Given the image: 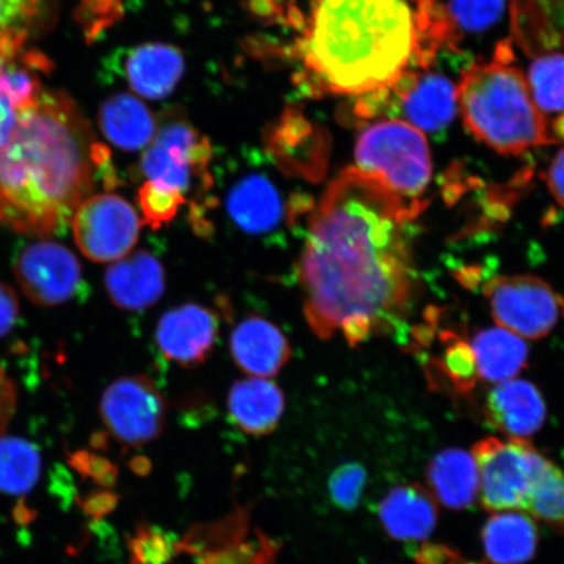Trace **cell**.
Returning <instances> with one entry per match:
<instances>
[{
  "instance_id": "f546056e",
  "label": "cell",
  "mask_w": 564,
  "mask_h": 564,
  "mask_svg": "<svg viewBox=\"0 0 564 564\" xmlns=\"http://www.w3.org/2000/svg\"><path fill=\"white\" fill-rule=\"evenodd\" d=\"M129 0H77L75 18L88 42L101 39L126 15Z\"/></svg>"
},
{
  "instance_id": "484cf974",
  "label": "cell",
  "mask_w": 564,
  "mask_h": 564,
  "mask_svg": "<svg viewBox=\"0 0 564 564\" xmlns=\"http://www.w3.org/2000/svg\"><path fill=\"white\" fill-rule=\"evenodd\" d=\"M41 456L32 443L0 438V491L20 496L39 481Z\"/></svg>"
},
{
  "instance_id": "4fadbf2b",
  "label": "cell",
  "mask_w": 564,
  "mask_h": 564,
  "mask_svg": "<svg viewBox=\"0 0 564 564\" xmlns=\"http://www.w3.org/2000/svg\"><path fill=\"white\" fill-rule=\"evenodd\" d=\"M218 319L212 310L187 303L161 317L156 330L159 348L167 359L193 368L206 361L215 347Z\"/></svg>"
},
{
  "instance_id": "9c48e42d",
  "label": "cell",
  "mask_w": 564,
  "mask_h": 564,
  "mask_svg": "<svg viewBox=\"0 0 564 564\" xmlns=\"http://www.w3.org/2000/svg\"><path fill=\"white\" fill-rule=\"evenodd\" d=\"M76 245L97 263L117 262L138 243L141 221L135 208L116 194L89 196L73 217Z\"/></svg>"
},
{
  "instance_id": "44dd1931",
  "label": "cell",
  "mask_w": 564,
  "mask_h": 564,
  "mask_svg": "<svg viewBox=\"0 0 564 564\" xmlns=\"http://www.w3.org/2000/svg\"><path fill=\"white\" fill-rule=\"evenodd\" d=\"M427 485L433 498L447 509H468L479 492L474 456L457 448L442 451L429 465Z\"/></svg>"
},
{
  "instance_id": "ffe728a7",
  "label": "cell",
  "mask_w": 564,
  "mask_h": 564,
  "mask_svg": "<svg viewBox=\"0 0 564 564\" xmlns=\"http://www.w3.org/2000/svg\"><path fill=\"white\" fill-rule=\"evenodd\" d=\"M230 419L251 435L271 434L285 409L284 393L264 378L238 380L228 397Z\"/></svg>"
},
{
  "instance_id": "7c38bea8",
  "label": "cell",
  "mask_w": 564,
  "mask_h": 564,
  "mask_svg": "<svg viewBox=\"0 0 564 564\" xmlns=\"http://www.w3.org/2000/svg\"><path fill=\"white\" fill-rule=\"evenodd\" d=\"M411 68L387 87V115L397 110L422 132H441L453 123L457 86L446 75Z\"/></svg>"
},
{
  "instance_id": "cb8c5ba5",
  "label": "cell",
  "mask_w": 564,
  "mask_h": 564,
  "mask_svg": "<svg viewBox=\"0 0 564 564\" xmlns=\"http://www.w3.org/2000/svg\"><path fill=\"white\" fill-rule=\"evenodd\" d=\"M478 378L490 383L513 379L524 369L528 347L518 335L502 327L485 329L470 344Z\"/></svg>"
},
{
  "instance_id": "e575fe53",
  "label": "cell",
  "mask_w": 564,
  "mask_h": 564,
  "mask_svg": "<svg viewBox=\"0 0 564 564\" xmlns=\"http://www.w3.org/2000/svg\"><path fill=\"white\" fill-rule=\"evenodd\" d=\"M17 406V390L11 379L0 369V434L4 432L11 421Z\"/></svg>"
},
{
  "instance_id": "f1b7e54d",
  "label": "cell",
  "mask_w": 564,
  "mask_h": 564,
  "mask_svg": "<svg viewBox=\"0 0 564 564\" xmlns=\"http://www.w3.org/2000/svg\"><path fill=\"white\" fill-rule=\"evenodd\" d=\"M138 196L144 224L152 230H159L165 224L174 220L180 208L186 202V196L151 181H147L140 187Z\"/></svg>"
},
{
  "instance_id": "5bb4252c",
  "label": "cell",
  "mask_w": 564,
  "mask_h": 564,
  "mask_svg": "<svg viewBox=\"0 0 564 564\" xmlns=\"http://www.w3.org/2000/svg\"><path fill=\"white\" fill-rule=\"evenodd\" d=\"M484 414L498 432L511 440L527 441L544 425L546 405L538 387L527 380L510 379L492 388Z\"/></svg>"
},
{
  "instance_id": "8fae6325",
  "label": "cell",
  "mask_w": 564,
  "mask_h": 564,
  "mask_svg": "<svg viewBox=\"0 0 564 564\" xmlns=\"http://www.w3.org/2000/svg\"><path fill=\"white\" fill-rule=\"evenodd\" d=\"M13 271L21 291L35 305H62L83 291L79 260L67 247L56 242L25 246L18 253Z\"/></svg>"
},
{
  "instance_id": "83f0119b",
  "label": "cell",
  "mask_w": 564,
  "mask_h": 564,
  "mask_svg": "<svg viewBox=\"0 0 564 564\" xmlns=\"http://www.w3.org/2000/svg\"><path fill=\"white\" fill-rule=\"evenodd\" d=\"M525 511L564 534V470L558 465L549 460L534 485Z\"/></svg>"
},
{
  "instance_id": "7a4b0ae2",
  "label": "cell",
  "mask_w": 564,
  "mask_h": 564,
  "mask_svg": "<svg viewBox=\"0 0 564 564\" xmlns=\"http://www.w3.org/2000/svg\"><path fill=\"white\" fill-rule=\"evenodd\" d=\"M98 178L116 183L109 151L68 96L42 91L0 150V225L31 237L62 235Z\"/></svg>"
},
{
  "instance_id": "277c9868",
  "label": "cell",
  "mask_w": 564,
  "mask_h": 564,
  "mask_svg": "<svg viewBox=\"0 0 564 564\" xmlns=\"http://www.w3.org/2000/svg\"><path fill=\"white\" fill-rule=\"evenodd\" d=\"M511 62V54L494 53L491 61L465 69L457 84V106L471 135L494 151L520 156L556 143L527 76Z\"/></svg>"
},
{
  "instance_id": "8d00e7d4",
  "label": "cell",
  "mask_w": 564,
  "mask_h": 564,
  "mask_svg": "<svg viewBox=\"0 0 564 564\" xmlns=\"http://www.w3.org/2000/svg\"><path fill=\"white\" fill-rule=\"evenodd\" d=\"M547 185L555 200L564 208V147L549 166Z\"/></svg>"
},
{
  "instance_id": "836d02e7",
  "label": "cell",
  "mask_w": 564,
  "mask_h": 564,
  "mask_svg": "<svg viewBox=\"0 0 564 564\" xmlns=\"http://www.w3.org/2000/svg\"><path fill=\"white\" fill-rule=\"evenodd\" d=\"M19 303L10 286L0 282V337L6 336L15 326Z\"/></svg>"
},
{
  "instance_id": "5b68a950",
  "label": "cell",
  "mask_w": 564,
  "mask_h": 564,
  "mask_svg": "<svg viewBox=\"0 0 564 564\" xmlns=\"http://www.w3.org/2000/svg\"><path fill=\"white\" fill-rule=\"evenodd\" d=\"M356 165L406 200H420L433 173L425 132L397 118L373 123L359 133Z\"/></svg>"
},
{
  "instance_id": "e0dca14e",
  "label": "cell",
  "mask_w": 564,
  "mask_h": 564,
  "mask_svg": "<svg viewBox=\"0 0 564 564\" xmlns=\"http://www.w3.org/2000/svg\"><path fill=\"white\" fill-rule=\"evenodd\" d=\"M117 65L135 94L159 100L172 94L185 70L178 48L164 44L141 45L127 52Z\"/></svg>"
},
{
  "instance_id": "9a60e30c",
  "label": "cell",
  "mask_w": 564,
  "mask_h": 564,
  "mask_svg": "<svg viewBox=\"0 0 564 564\" xmlns=\"http://www.w3.org/2000/svg\"><path fill=\"white\" fill-rule=\"evenodd\" d=\"M230 352L239 369L258 378L278 376L292 356L282 330L257 315L246 317L232 329Z\"/></svg>"
},
{
  "instance_id": "6da1fadb",
  "label": "cell",
  "mask_w": 564,
  "mask_h": 564,
  "mask_svg": "<svg viewBox=\"0 0 564 564\" xmlns=\"http://www.w3.org/2000/svg\"><path fill=\"white\" fill-rule=\"evenodd\" d=\"M425 207L357 167L329 183L310 218L297 272L317 337L343 330L357 345L403 322L417 286L409 229Z\"/></svg>"
},
{
  "instance_id": "4316f807",
  "label": "cell",
  "mask_w": 564,
  "mask_h": 564,
  "mask_svg": "<svg viewBox=\"0 0 564 564\" xmlns=\"http://www.w3.org/2000/svg\"><path fill=\"white\" fill-rule=\"evenodd\" d=\"M528 86L544 115H564V53L535 56L528 70Z\"/></svg>"
},
{
  "instance_id": "52a82bcc",
  "label": "cell",
  "mask_w": 564,
  "mask_h": 564,
  "mask_svg": "<svg viewBox=\"0 0 564 564\" xmlns=\"http://www.w3.org/2000/svg\"><path fill=\"white\" fill-rule=\"evenodd\" d=\"M212 148L206 137L183 121L162 126L140 160L147 181L186 196L212 185Z\"/></svg>"
},
{
  "instance_id": "603a6c76",
  "label": "cell",
  "mask_w": 564,
  "mask_h": 564,
  "mask_svg": "<svg viewBox=\"0 0 564 564\" xmlns=\"http://www.w3.org/2000/svg\"><path fill=\"white\" fill-rule=\"evenodd\" d=\"M100 126L112 144L130 152L150 145L158 132L150 109L130 95L112 96L104 102Z\"/></svg>"
},
{
  "instance_id": "74e56055",
  "label": "cell",
  "mask_w": 564,
  "mask_h": 564,
  "mask_svg": "<svg viewBox=\"0 0 564 564\" xmlns=\"http://www.w3.org/2000/svg\"><path fill=\"white\" fill-rule=\"evenodd\" d=\"M550 130H552L555 143H560V141H563L564 143V115H562L558 119H555V122Z\"/></svg>"
},
{
  "instance_id": "d590c367",
  "label": "cell",
  "mask_w": 564,
  "mask_h": 564,
  "mask_svg": "<svg viewBox=\"0 0 564 564\" xmlns=\"http://www.w3.org/2000/svg\"><path fill=\"white\" fill-rule=\"evenodd\" d=\"M20 112L9 97L0 94V150L10 143Z\"/></svg>"
},
{
  "instance_id": "2e32d148",
  "label": "cell",
  "mask_w": 564,
  "mask_h": 564,
  "mask_svg": "<svg viewBox=\"0 0 564 564\" xmlns=\"http://www.w3.org/2000/svg\"><path fill=\"white\" fill-rule=\"evenodd\" d=\"M165 268L151 252L139 251L110 265L105 286L115 305L141 312L156 303L165 292Z\"/></svg>"
},
{
  "instance_id": "ac0fdd59",
  "label": "cell",
  "mask_w": 564,
  "mask_h": 564,
  "mask_svg": "<svg viewBox=\"0 0 564 564\" xmlns=\"http://www.w3.org/2000/svg\"><path fill=\"white\" fill-rule=\"evenodd\" d=\"M378 514L384 531L405 542L426 540L438 523L435 499L421 485L393 488L380 502Z\"/></svg>"
},
{
  "instance_id": "30bf717a",
  "label": "cell",
  "mask_w": 564,
  "mask_h": 564,
  "mask_svg": "<svg viewBox=\"0 0 564 564\" xmlns=\"http://www.w3.org/2000/svg\"><path fill=\"white\" fill-rule=\"evenodd\" d=\"M100 412L106 429L126 446H144L164 432L165 399L144 376L124 377L106 388Z\"/></svg>"
},
{
  "instance_id": "d4e9b609",
  "label": "cell",
  "mask_w": 564,
  "mask_h": 564,
  "mask_svg": "<svg viewBox=\"0 0 564 564\" xmlns=\"http://www.w3.org/2000/svg\"><path fill=\"white\" fill-rule=\"evenodd\" d=\"M519 0H448L441 3L449 34L451 51L465 37L481 35L497 30L507 17L513 19Z\"/></svg>"
},
{
  "instance_id": "3957f363",
  "label": "cell",
  "mask_w": 564,
  "mask_h": 564,
  "mask_svg": "<svg viewBox=\"0 0 564 564\" xmlns=\"http://www.w3.org/2000/svg\"><path fill=\"white\" fill-rule=\"evenodd\" d=\"M293 53L314 95L364 96L434 61L415 0H313Z\"/></svg>"
},
{
  "instance_id": "ba28073f",
  "label": "cell",
  "mask_w": 564,
  "mask_h": 564,
  "mask_svg": "<svg viewBox=\"0 0 564 564\" xmlns=\"http://www.w3.org/2000/svg\"><path fill=\"white\" fill-rule=\"evenodd\" d=\"M494 321L531 340L545 337L564 317V300L544 280L529 274L500 276L485 286Z\"/></svg>"
},
{
  "instance_id": "d6a6232c",
  "label": "cell",
  "mask_w": 564,
  "mask_h": 564,
  "mask_svg": "<svg viewBox=\"0 0 564 564\" xmlns=\"http://www.w3.org/2000/svg\"><path fill=\"white\" fill-rule=\"evenodd\" d=\"M39 7L40 0H0V32H26Z\"/></svg>"
},
{
  "instance_id": "1f68e13d",
  "label": "cell",
  "mask_w": 564,
  "mask_h": 564,
  "mask_svg": "<svg viewBox=\"0 0 564 564\" xmlns=\"http://www.w3.org/2000/svg\"><path fill=\"white\" fill-rule=\"evenodd\" d=\"M365 486L366 470L362 465L343 464L329 477V496L338 509L352 511L361 500Z\"/></svg>"
},
{
  "instance_id": "7402d4cb",
  "label": "cell",
  "mask_w": 564,
  "mask_h": 564,
  "mask_svg": "<svg viewBox=\"0 0 564 564\" xmlns=\"http://www.w3.org/2000/svg\"><path fill=\"white\" fill-rule=\"evenodd\" d=\"M486 558L491 564H525L539 546L534 521L519 511L494 512L481 533Z\"/></svg>"
},
{
  "instance_id": "4dcf8cb0",
  "label": "cell",
  "mask_w": 564,
  "mask_h": 564,
  "mask_svg": "<svg viewBox=\"0 0 564 564\" xmlns=\"http://www.w3.org/2000/svg\"><path fill=\"white\" fill-rule=\"evenodd\" d=\"M448 338L449 344L442 368L458 392L469 393L478 379L474 350L470 344L464 343L454 335Z\"/></svg>"
},
{
  "instance_id": "d6986e66",
  "label": "cell",
  "mask_w": 564,
  "mask_h": 564,
  "mask_svg": "<svg viewBox=\"0 0 564 564\" xmlns=\"http://www.w3.org/2000/svg\"><path fill=\"white\" fill-rule=\"evenodd\" d=\"M231 221L250 235L276 229L284 216L276 186L262 174H249L232 185L227 196Z\"/></svg>"
},
{
  "instance_id": "8992f818",
  "label": "cell",
  "mask_w": 564,
  "mask_h": 564,
  "mask_svg": "<svg viewBox=\"0 0 564 564\" xmlns=\"http://www.w3.org/2000/svg\"><path fill=\"white\" fill-rule=\"evenodd\" d=\"M479 477V498L490 512L525 510L549 458L523 440L486 438L471 449Z\"/></svg>"
}]
</instances>
